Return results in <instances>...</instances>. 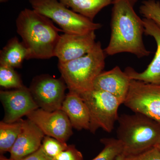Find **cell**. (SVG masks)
Returning <instances> with one entry per match:
<instances>
[{
    "instance_id": "1",
    "label": "cell",
    "mask_w": 160,
    "mask_h": 160,
    "mask_svg": "<svg viewBox=\"0 0 160 160\" xmlns=\"http://www.w3.org/2000/svg\"><path fill=\"white\" fill-rule=\"evenodd\" d=\"M138 0H114L111 21V37L104 51L112 56L128 52L138 58L148 56L150 52L143 41L145 27L143 19L138 15L134 6Z\"/></svg>"
},
{
    "instance_id": "2",
    "label": "cell",
    "mask_w": 160,
    "mask_h": 160,
    "mask_svg": "<svg viewBox=\"0 0 160 160\" xmlns=\"http://www.w3.org/2000/svg\"><path fill=\"white\" fill-rule=\"evenodd\" d=\"M52 20L33 9L20 12L16 20L17 32L28 52L27 60L48 59L55 57L60 36Z\"/></svg>"
},
{
    "instance_id": "3",
    "label": "cell",
    "mask_w": 160,
    "mask_h": 160,
    "mask_svg": "<svg viewBox=\"0 0 160 160\" xmlns=\"http://www.w3.org/2000/svg\"><path fill=\"white\" fill-rule=\"evenodd\" d=\"M119 117L117 138L126 156L135 155L156 147L160 141V123L142 113Z\"/></svg>"
},
{
    "instance_id": "4",
    "label": "cell",
    "mask_w": 160,
    "mask_h": 160,
    "mask_svg": "<svg viewBox=\"0 0 160 160\" xmlns=\"http://www.w3.org/2000/svg\"><path fill=\"white\" fill-rule=\"evenodd\" d=\"M106 52L100 42L87 54L66 62L58 68L69 92L78 94L93 89L95 80L105 68Z\"/></svg>"
},
{
    "instance_id": "5",
    "label": "cell",
    "mask_w": 160,
    "mask_h": 160,
    "mask_svg": "<svg viewBox=\"0 0 160 160\" xmlns=\"http://www.w3.org/2000/svg\"><path fill=\"white\" fill-rule=\"evenodd\" d=\"M32 9L57 24L64 33L83 34L95 31L102 24L69 9L58 0H29Z\"/></svg>"
},
{
    "instance_id": "6",
    "label": "cell",
    "mask_w": 160,
    "mask_h": 160,
    "mask_svg": "<svg viewBox=\"0 0 160 160\" xmlns=\"http://www.w3.org/2000/svg\"><path fill=\"white\" fill-rule=\"evenodd\" d=\"M79 95L89 109V131L95 134L101 128L111 132L118 118V109L122 104L117 98L109 92L94 89Z\"/></svg>"
},
{
    "instance_id": "7",
    "label": "cell",
    "mask_w": 160,
    "mask_h": 160,
    "mask_svg": "<svg viewBox=\"0 0 160 160\" xmlns=\"http://www.w3.org/2000/svg\"><path fill=\"white\" fill-rule=\"evenodd\" d=\"M123 104L133 112L145 115L160 123V85L131 80Z\"/></svg>"
},
{
    "instance_id": "8",
    "label": "cell",
    "mask_w": 160,
    "mask_h": 160,
    "mask_svg": "<svg viewBox=\"0 0 160 160\" xmlns=\"http://www.w3.org/2000/svg\"><path fill=\"white\" fill-rule=\"evenodd\" d=\"M67 89L62 78H57L49 74L37 76L29 88L38 108L48 112L62 109Z\"/></svg>"
},
{
    "instance_id": "9",
    "label": "cell",
    "mask_w": 160,
    "mask_h": 160,
    "mask_svg": "<svg viewBox=\"0 0 160 160\" xmlns=\"http://www.w3.org/2000/svg\"><path fill=\"white\" fill-rule=\"evenodd\" d=\"M26 117L36 125L45 136L66 143L73 134V128L69 118L62 109L48 112L38 108Z\"/></svg>"
},
{
    "instance_id": "10",
    "label": "cell",
    "mask_w": 160,
    "mask_h": 160,
    "mask_svg": "<svg viewBox=\"0 0 160 160\" xmlns=\"http://www.w3.org/2000/svg\"><path fill=\"white\" fill-rule=\"evenodd\" d=\"M0 100L5 112L3 122L12 123L38 109L29 88L25 86L9 91H0Z\"/></svg>"
},
{
    "instance_id": "11",
    "label": "cell",
    "mask_w": 160,
    "mask_h": 160,
    "mask_svg": "<svg viewBox=\"0 0 160 160\" xmlns=\"http://www.w3.org/2000/svg\"><path fill=\"white\" fill-rule=\"evenodd\" d=\"M95 31L83 34L64 33L61 35L56 48L55 57L58 62L64 63L85 55L94 47Z\"/></svg>"
},
{
    "instance_id": "12",
    "label": "cell",
    "mask_w": 160,
    "mask_h": 160,
    "mask_svg": "<svg viewBox=\"0 0 160 160\" xmlns=\"http://www.w3.org/2000/svg\"><path fill=\"white\" fill-rule=\"evenodd\" d=\"M145 27L144 33L154 38L157 49L154 58L144 71L138 72L132 67H126L125 72L131 80L149 84L160 85V28L149 19H143Z\"/></svg>"
},
{
    "instance_id": "13",
    "label": "cell",
    "mask_w": 160,
    "mask_h": 160,
    "mask_svg": "<svg viewBox=\"0 0 160 160\" xmlns=\"http://www.w3.org/2000/svg\"><path fill=\"white\" fill-rule=\"evenodd\" d=\"M45 135L30 120H23L22 130L9 151L10 158L21 160L36 151L41 146Z\"/></svg>"
},
{
    "instance_id": "14",
    "label": "cell",
    "mask_w": 160,
    "mask_h": 160,
    "mask_svg": "<svg viewBox=\"0 0 160 160\" xmlns=\"http://www.w3.org/2000/svg\"><path fill=\"white\" fill-rule=\"evenodd\" d=\"M131 81L126 72L116 66L99 75L93 83V89L113 95L122 104L128 94Z\"/></svg>"
},
{
    "instance_id": "15",
    "label": "cell",
    "mask_w": 160,
    "mask_h": 160,
    "mask_svg": "<svg viewBox=\"0 0 160 160\" xmlns=\"http://www.w3.org/2000/svg\"><path fill=\"white\" fill-rule=\"evenodd\" d=\"M61 109L69 118L72 128L78 130H89V109L79 95L69 91L66 95Z\"/></svg>"
},
{
    "instance_id": "16",
    "label": "cell",
    "mask_w": 160,
    "mask_h": 160,
    "mask_svg": "<svg viewBox=\"0 0 160 160\" xmlns=\"http://www.w3.org/2000/svg\"><path fill=\"white\" fill-rule=\"evenodd\" d=\"M28 52L17 37L9 40L0 51V66L21 68L24 60L28 59Z\"/></svg>"
},
{
    "instance_id": "17",
    "label": "cell",
    "mask_w": 160,
    "mask_h": 160,
    "mask_svg": "<svg viewBox=\"0 0 160 160\" xmlns=\"http://www.w3.org/2000/svg\"><path fill=\"white\" fill-rule=\"evenodd\" d=\"M75 12L93 21L103 8L112 4L114 0H58Z\"/></svg>"
},
{
    "instance_id": "18",
    "label": "cell",
    "mask_w": 160,
    "mask_h": 160,
    "mask_svg": "<svg viewBox=\"0 0 160 160\" xmlns=\"http://www.w3.org/2000/svg\"><path fill=\"white\" fill-rule=\"evenodd\" d=\"M23 119L12 123L0 122V153L9 152L18 137L22 126Z\"/></svg>"
},
{
    "instance_id": "19",
    "label": "cell",
    "mask_w": 160,
    "mask_h": 160,
    "mask_svg": "<svg viewBox=\"0 0 160 160\" xmlns=\"http://www.w3.org/2000/svg\"><path fill=\"white\" fill-rule=\"evenodd\" d=\"M100 142L104 145V148L91 160H115L123 152L122 144L118 138H103Z\"/></svg>"
},
{
    "instance_id": "20",
    "label": "cell",
    "mask_w": 160,
    "mask_h": 160,
    "mask_svg": "<svg viewBox=\"0 0 160 160\" xmlns=\"http://www.w3.org/2000/svg\"><path fill=\"white\" fill-rule=\"evenodd\" d=\"M0 86L6 89H17L24 86L19 74L14 68L0 66Z\"/></svg>"
},
{
    "instance_id": "21",
    "label": "cell",
    "mask_w": 160,
    "mask_h": 160,
    "mask_svg": "<svg viewBox=\"0 0 160 160\" xmlns=\"http://www.w3.org/2000/svg\"><path fill=\"white\" fill-rule=\"evenodd\" d=\"M140 13L153 21L160 28V2L155 0L143 1L139 8Z\"/></svg>"
},
{
    "instance_id": "22",
    "label": "cell",
    "mask_w": 160,
    "mask_h": 160,
    "mask_svg": "<svg viewBox=\"0 0 160 160\" xmlns=\"http://www.w3.org/2000/svg\"><path fill=\"white\" fill-rule=\"evenodd\" d=\"M68 146L67 143L61 142L54 138L45 136L41 147L47 155L53 158Z\"/></svg>"
},
{
    "instance_id": "23",
    "label": "cell",
    "mask_w": 160,
    "mask_h": 160,
    "mask_svg": "<svg viewBox=\"0 0 160 160\" xmlns=\"http://www.w3.org/2000/svg\"><path fill=\"white\" fill-rule=\"evenodd\" d=\"M52 159L53 160H84L82 152L73 145H68L66 149Z\"/></svg>"
},
{
    "instance_id": "24",
    "label": "cell",
    "mask_w": 160,
    "mask_h": 160,
    "mask_svg": "<svg viewBox=\"0 0 160 160\" xmlns=\"http://www.w3.org/2000/svg\"><path fill=\"white\" fill-rule=\"evenodd\" d=\"M125 160H160V151L153 147L139 154L126 156Z\"/></svg>"
},
{
    "instance_id": "25",
    "label": "cell",
    "mask_w": 160,
    "mask_h": 160,
    "mask_svg": "<svg viewBox=\"0 0 160 160\" xmlns=\"http://www.w3.org/2000/svg\"><path fill=\"white\" fill-rule=\"evenodd\" d=\"M21 160H53L44 152L42 147L36 151Z\"/></svg>"
},
{
    "instance_id": "26",
    "label": "cell",
    "mask_w": 160,
    "mask_h": 160,
    "mask_svg": "<svg viewBox=\"0 0 160 160\" xmlns=\"http://www.w3.org/2000/svg\"><path fill=\"white\" fill-rule=\"evenodd\" d=\"M126 157V155L124 154L123 152L119 156H118V157L115 160H125Z\"/></svg>"
},
{
    "instance_id": "27",
    "label": "cell",
    "mask_w": 160,
    "mask_h": 160,
    "mask_svg": "<svg viewBox=\"0 0 160 160\" xmlns=\"http://www.w3.org/2000/svg\"><path fill=\"white\" fill-rule=\"evenodd\" d=\"M0 160H14L11 159L10 158H8L5 157L4 156H3L2 154L1 155V156H0Z\"/></svg>"
},
{
    "instance_id": "28",
    "label": "cell",
    "mask_w": 160,
    "mask_h": 160,
    "mask_svg": "<svg viewBox=\"0 0 160 160\" xmlns=\"http://www.w3.org/2000/svg\"><path fill=\"white\" fill-rule=\"evenodd\" d=\"M9 0H0V2L1 3L6 2H8Z\"/></svg>"
},
{
    "instance_id": "29",
    "label": "cell",
    "mask_w": 160,
    "mask_h": 160,
    "mask_svg": "<svg viewBox=\"0 0 160 160\" xmlns=\"http://www.w3.org/2000/svg\"><path fill=\"white\" fill-rule=\"evenodd\" d=\"M156 147H157L158 149L160 151V141L158 143V144L157 146H156Z\"/></svg>"
}]
</instances>
